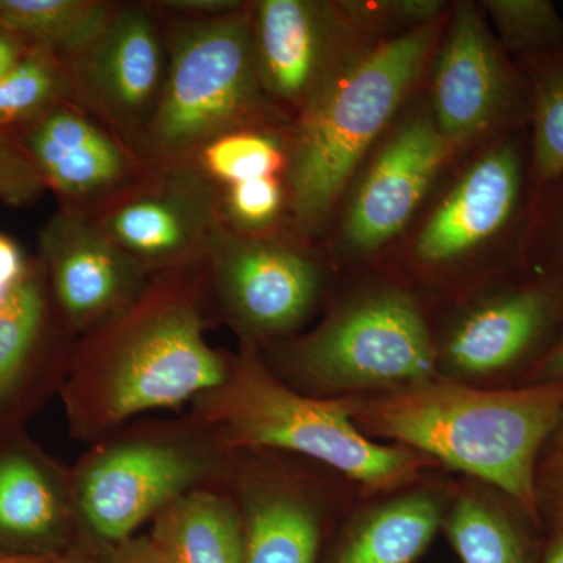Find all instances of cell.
<instances>
[{
	"label": "cell",
	"instance_id": "obj_1",
	"mask_svg": "<svg viewBox=\"0 0 563 563\" xmlns=\"http://www.w3.org/2000/svg\"><path fill=\"white\" fill-rule=\"evenodd\" d=\"M210 320L201 265L154 274L129 309L76 340L58 393L70 437L98 442L218 387L232 352L207 342Z\"/></svg>",
	"mask_w": 563,
	"mask_h": 563
},
{
	"label": "cell",
	"instance_id": "obj_2",
	"mask_svg": "<svg viewBox=\"0 0 563 563\" xmlns=\"http://www.w3.org/2000/svg\"><path fill=\"white\" fill-rule=\"evenodd\" d=\"M352 424L374 442L398 444L506 492L537 515L533 474L563 412V383L474 387L437 376L342 398Z\"/></svg>",
	"mask_w": 563,
	"mask_h": 563
},
{
	"label": "cell",
	"instance_id": "obj_3",
	"mask_svg": "<svg viewBox=\"0 0 563 563\" xmlns=\"http://www.w3.org/2000/svg\"><path fill=\"white\" fill-rule=\"evenodd\" d=\"M448 13L369 44L292 121L288 140L287 229L320 239L368 155L424 88Z\"/></svg>",
	"mask_w": 563,
	"mask_h": 563
},
{
	"label": "cell",
	"instance_id": "obj_4",
	"mask_svg": "<svg viewBox=\"0 0 563 563\" xmlns=\"http://www.w3.org/2000/svg\"><path fill=\"white\" fill-rule=\"evenodd\" d=\"M533 195L528 125L455 162L384 258V273L432 303L521 269Z\"/></svg>",
	"mask_w": 563,
	"mask_h": 563
},
{
	"label": "cell",
	"instance_id": "obj_5",
	"mask_svg": "<svg viewBox=\"0 0 563 563\" xmlns=\"http://www.w3.org/2000/svg\"><path fill=\"white\" fill-rule=\"evenodd\" d=\"M190 415L224 450L296 455L368 493L395 490L442 470L424 454L363 435L340 399L296 391L252 343H240L232 352L228 376L191 402Z\"/></svg>",
	"mask_w": 563,
	"mask_h": 563
},
{
	"label": "cell",
	"instance_id": "obj_6",
	"mask_svg": "<svg viewBox=\"0 0 563 563\" xmlns=\"http://www.w3.org/2000/svg\"><path fill=\"white\" fill-rule=\"evenodd\" d=\"M262 352L285 384L313 398L373 395L437 376L431 307L384 272L332 292L312 329Z\"/></svg>",
	"mask_w": 563,
	"mask_h": 563
},
{
	"label": "cell",
	"instance_id": "obj_7",
	"mask_svg": "<svg viewBox=\"0 0 563 563\" xmlns=\"http://www.w3.org/2000/svg\"><path fill=\"white\" fill-rule=\"evenodd\" d=\"M229 461L190 413L121 426L70 468L79 543L102 551L132 539L185 493L222 487Z\"/></svg>",
	"mask_w": 563,
	"mask_h": 563
},
{
	"label": "cell",
	"instance_id": "obj_8",
	"mask_svg": "<svg viewBox=\"0 0 563 563\" xmlns=\"http://www.w3.org/2000/svg\"><path fill=\"white\" fill-rule=\"evenodd\" d=\"M163 18L168 68L161 101L136 146L141 161H191L224 133L291 125L258 80L251 2L217 18Z\"/></svg>",
	"mask_w": 563,
	"mask_h": 563
},
{
	"label": "cell",
	"instance_id": "obj_9",
	"mask_svg": "<svg viewBox=\"0 0 563 563\" xmlns=\"http://www.w3.org/2000/svg\"><path fill=\"white\" fill-rule=\"evenodd\" d=\"M439 376L520 387L563 332V285L517 269L429 303Z\"/></svg>",
	"mask_w": 563,
	"mask_h": 563
},
{
	"label": "cell",
	"instance_id": "obj_10",
	"mask_svg": "<svg viewBox=\"0 0 563 563\" xmlns=\"http://www.w3.org/2000/svg\"><path fill=\"white\" fill-rule=\"evenodd\" d=\"M312 244L290 229L243 235L222 225L201 263L211 317L261 350L301 333L331 298L335 269Z\"/></svg>",
	"mask_w": 563,
	"mask_h": 563
},
{
	"label": "cell",
	"instance_id": "obj_11",
	"mask_svg": "<svg viewBox=\"0 0 563 563\" xmlns=\"http://www.w3.org/2000/svg\"><path fill=\"white\" fill-rule=\"evenodd\" d=\"M461 157L440 132L422 88L344 195L329 246L333 268L384 261Z\"/></svg>",
	"mask_w": 563,
	"mask_h": 563
},
{
	"label": "cell",
	"instance_id": "obj_12",
	"mask_svg": "<svg viewBox=\"0 0 563 563\" xmlns=\"http://www.w3.org/2000/svg\"><path fill=\"white\" fill-rule=\"evenodd\" d=\"M225 488L242 515L244 563H318L363 495L339 473L276 451H231Z\"/></svg>",
	"mask_w": 563,
	"mask_h": 563
},
{
	"label": "cell",
	"instance_id": "obj_13",
	"mask_svg": "<svg viewBox=\"0 0 563 563\" xmlns=\"http://www.w3.org/2000/svg\"><path fill=\"white\" fill-rule=\"evenodd\" d=\"M424 95L440 132L461 155L503 133L528 128L531 92L479 3H451L426 77Z\"/></svg>",
	"mask_w": 563,
	"mask_h": 563
},
{
	"label": "cell",
	"instance_id": "obj_14",
	"mask_svg": "<svg viewBox=\"0 0 563 563\" xmlns=\"http://www.w3.org/2000/svg\"><path fill=\"white\" fill-rule=\"evenodd\" d=\"M221 187L191 161L146 163L143 172L87 211L151 276L201 265L224 222Z\"/></svg>",
	"mask_w": 563,
	"mask_h": 563
},
{
	"label": "cell",
	"instance_id": "obj_15",
	"mask_svg": "<svg viewBox=\"0 0 563 563\" xmlns=\"http://www.w3.org/2000/svg\"><path fill=\"white\" fill-rule=\"evenodd\" d=\"M251 7L258 80L290 124L344 65L377 43L342 0H255Z\"/></svg>",
	"mask_w": 563,
	"mask_h": 563
},
{
	"label": "cell",
	"instance_id": "obj_16",
	"mask_svg": "<svg viewBox=\"0 0 563 563\" xmlns=\"http://www.w3.org/2000/svg\"><path fill=\"white\" fill-rule=\"evenodd\" d=\"M66 68L74 102L136 154L168 68L165 24L154 2H121L106 32Z\"/></svg>",
	"mask_w": 563,
	"mask_h": 563
},
{
	"label": "cell",
	"instance_id": "obj_17",
	"mask_svg": "<svg viewBox=\"0 0 563 563\" xmlns=\"http://www.w3.org/2000/svg\"><path fill=\"white\" fill-rule=\"evenodd\" d=\"M40 250L52 301L77 339L129 309L152 277L74 207L63 206L41 228Z\"/></svg>",
	"mask_w": 563,
	"mask_h": 563
},
{
	"label": "cell",
	"instance_id": "obj_18",
	"mask_svg": "<svg viewBox=\"0 0 563 563\" xmlns=\"http://www.w3.org/2000/svg\"><path fill=\"white\" fill-rule=\"evenodd\" d=\"M18 146L65 207L90 211L146 163L79 103L66 101L18 132Z\"/></svg>",
	"mask_w": 563,
	"mask_h": 563
},
{
	"label": "cell",
	"instance_id": "obj_19",
	"mask_svg": "<svg viewBox=\"0 0 563 563\" xmlns=\"http://www.w3.org/2000/svg\"><path fill=\"white\" fill-rule=\"evenodd\" d=\"M79 543L70 468L0 428V554L63 553Z\"/></svg>",
	"mask_w": 563,
	"mask_h": 563
},
{
	"label": "cell",
	"instance_id": "obj_20",
	"mask_svg": "<svg viewBox=\"0 0 563 563\" xmlns=\"http://www.w3.org/2000/svg\"><path fill=\"white\" fill-rule=\"evenodd\" d=\"M435 470L395 490L365 492L322 548L318 563H417L442 520L451 479Z\"/></svg>",
	"mask_w": 563,
	"mask_h": 563
},
{
	"label": "cell",
	"instance_id": "obj_21",
	"mask_svg": "<svg viewBox=\"0 0 563 563\" xmlns=\"http://www.w3.org/2000/svg\"><path fill=\"white\" fill-rule=\"evenodd\" d=\"M442 532L462 563H543L550 540L523 504L465 476L451 479Z\"/></svg>",
	"mask_w": 563,
	"mask_h": 563
},
{
	"label": "cell",
	"instance_id": "obj_22",
	"mask_svg": "<svg viewBox=\"0 0 563 563\" xmlns=\"http://www.w3.org/2000/svg\"><path fill=\"white\" fill-rule=\"evenodd\" d=\"M147 536L168 563H244L242 515L222 487L174 499L151 521Z\"/></svg>",
	"mask_w": 563,
	"mask_h": 563
},
{
	"label": "cell",
	"instance_id": "obj_23",
	"mask_svg": "<svg viewBox=\"0 0 563 563\" xmlns=\"http://www.w3.org/2000/svg\"><path fill=\"white\" fill-rule=\"evenodd\" d=\"M41 269H29L0 307V428H7L3 417L36 384L43 368L44 342L57 309Z\"/></svg>",
	"mask_w": 563,
	"mask_h": 563
},
{
	"label": "cell",
	"instance_id": "obj_24",
	"mask_svg": "<svg viewBox=\"0 0 563 563\" xmlns=\"http://www.w3.org/2000/svg\"><path fill=\"white\" fill-rule=\"evenodd\" d=\"M120 3L110 0H0V24L29 46L44 47L69 65L106 32Z\"/></svg>",
	"mask_w": 563,
	"mask_h": 563
},
{
	"label": "cell",
	"instance_id": "obj_25",
	"mask_svg": "<svg viewBox=\"0 0 563 563\" xmlns=\"http://www.w3.org/2000/svg\"><path fill=\"white\" fill-rule=\"evenodd\" d=\"M66 101L74 99L65 63L44 47H29L0 79V135L22 131Z\"/></svg>",
	"mask_w": 563,
	"mask_h": 563
},
{
	"label": "cell",
	"instance_id": "obj_26",
	"mask_svg": "<svg viewBox=\"0 0 563 563\" xmlns=\"http://www.w3.org/2000/svg\"><path fill=\"white\" fill-rule=\"evenodd\" d=\"M288 140L290 125L240 129L211 140L195 158L220 187L284 177L288 166Z\"/></svg>",
	"mask_w": 563,
	"mask_h": 563
},
{
	"label": "cell",
	"instance_id": "obj_27",
	"mask_svg": "<svg viewBox=\"0 0 563 563\" xmlns=\"http://www.w3.org/2000/svg\"><path fill=\"white\" fill-rule=\"evenodd\" d=\"M481 5L520 68L563 54V18L550 0H484Z\"/></svg>",
	"mask_w": 563,
	"mask_h": 563
},
{
	"label": "cell",
	"instance_id": "obj_28",
	"mask_svg": "<svg viewBox=\"0 0 563 563\" xmlns=\"http://www.w3.org/2000/svg\"><path fill=\"white\" fill-rule=\"evenodd\" d=\"M523 70L531 92L533 187L563 173V54L532 63Z\"/></svg>",
	"mask_w": 563,
	"mask_h": 563
},
{
	"label": "cell",
	"instance_id": "obj_29",
	"mask_svg": "<svg viewBox=\"0 0 563 563\" xmlns=\"http://www.w3.org/2000/svg\"><path fill=\"white\" fill-rule=\"evenodd\" d=\"M220 207L225 228L243 235H268L287 229L284 177H265L221 187Z\"/></svg>",
	"mask_w": 563,
	"mask_h": 563
},
{
	"label": "cell",
	"instance_id": "obj_30",
	"mask_svg": "<svg viewBox=\"0 0 563 563\" xmlns=\"http://www.w3.org/2000/svg\"><path fill=\"white\" fill-rule=\"evenodd\" d=\"M521 269L563 285V173L536 188Z\"/></svg>",
	"mask_w": 563,
	"mask_h": 563
},
{
	"label": "cell",
	"instance_id": "obj_31",
	"mask_svg": "<svg viewBox=\"0 0 563 563\" xmlns=\"http://www.w3.org/2000/svg\"><path fill=\"white\" fill-rule=\"evenodd\" d=\"M533 496L548 536L563 531V412L548 435L533 474Z\"/></svg>",
	"mask_w": 563,
	"mask_h": 563
},
{
	"label": "cell",
	"instance_id": "obj_32",
	"mask_svg": "<svg viewBox=\"0 0 563 563\" xmlns=\"http://www.w3.org/2000/svg\"><path fill=\"white\" fill-rule=\"evenodd\" d=\"M44 188L46 185L16 141L0 135V201L10 206H27L38 198Z\"/></svg>",
	"mask_w": 563,
	"mask_h": 563
},
{
	"label": "cell",
	"instance_id": "obj_33",
	"mask_svg": "<svg viewBox=\"0 0 563 563\" xmlns=\"http://www.w3.org/2000/svg\"><path fill=\"white\" fill-rule=\"evenodd\" d=\"M244 3L246 2L243 0H163V2H154V5L165 16L203 20V18L233 13L242 9Z\"/></svg>",
	"mask_w": 563,
	"mask_h": 563
},
{
	"label": "cell",
	"instance_id": "obj_34",
	"mask_svg": "<svg viewBox=\"0 0 563 563\" xmlns=\"http://www.w3.org/2000/svg\"><path fill=\"white\" fill-rule=\"evenodd\" d=\"M102 563H168L150 536H135L102 551Z\"/></svg>",
	"mask_w": 563,
	"mask_h": 563
},
{
	"label": "cell",
	"instance_id": "obj_35",
	"mask_svg": "<svg viewBox=\"0 0 563 563\" xmlns=\"http://www.w3.org/2000/svg\"><path fill=\"white\" fill-rule=\"evenodd\" d=\"M102 551L77 543L63 553L0 554V563H102Z\"/></svg>",
	"mask_w": 563,
	"mask_h": 563
},
{
	"label": "cell",
	"instance_id": "obj_36",
	"mask_svg": "<svg viewBox=\"0 0 563 563\" xmlns=\"http://www.w3.org/2000/svg\"><path fill=\"white\" fill-rule=\"evenodd\" d=\"M563 383V332L542 361L533 366L523 385Z\"/></svg>",
	"mask_w": 563,
	"mask_h": 563
},
{
	"label": "cell",
	"instance_id": "obj_37",
	"mask_svg": "<svg viewBox=\"0 0 563 563\" xmlns=\"http://www.w3.org/2000/svg\"><path fill=\"white\" fill-rule=\"evenodd\" d=\"M29 47L24 40L0 24V79L24 57Z\"/></svg>",
	"mask_w": 563,
	"mask_h": 563
},
{
	"label": "cell",
	"instance_id": "obj_38",
	"mask_svg": "<svg viewBox=\"0 0 563 563\" xmlns=\"http://www.w3.org/2000/svg\"><path fill=\"white\" fill-rule=\"evenodd\" d=\"M543 563H563V531L551 533Z\"/></svg>",
	"mask_w": 563,
	"mask_h": 563
}]
</instances>
